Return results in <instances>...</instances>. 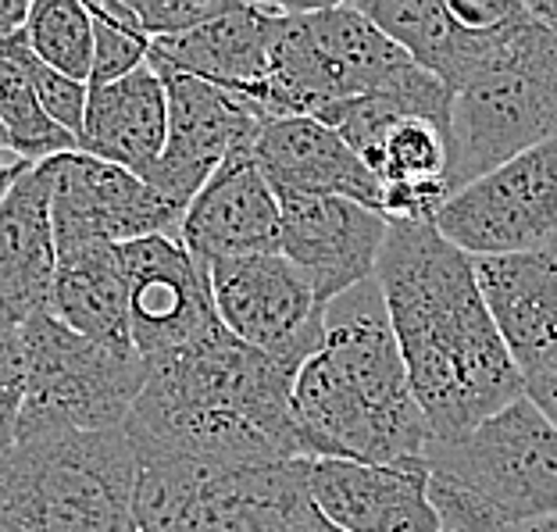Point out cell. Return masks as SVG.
I'll return each mask as SVG.
<instances>
[{
    "label": "cell",
    "instance_id": "1",
    "mask_svg": "<svg viewBox=\"0 0 557 532\" xmlns=\"http://www.w3.org/2000/svg\"><path fill=\"white\" fill-rule=\"evenodd\" d=\"M375 283L433 440L472 433L525 397V379L479 294L475 261L443 239L436 222H389Z\"/></svg>",
    "mask_w": 557,
    "mask_h": 532
},
{
    "label": "cell",
    "instance_id": "2",
    "mask_svg": "<svg viewBox=\"0 0 557 532\" xmlns=\"http://www.w3.org/2000/svg\"><path fill=\"white\" fill-rule=\"evenodd\" d=\"M147 383L125 425L136 458L278 465L304 458L294 375L214 329L200 344L144 361Z\"/></svg>",
    "mask_w": 557,
    "mask_h": 532
},
{
    "label": "cell",
    "instance_id": "3",
    "mask_svg": "<svg viewBox=\"0 0 557 532\" xmlns=\"http://www.w3.org/2000/svg\"><path fill=\"white\" fill-rule=\"evenodd\" d=\"M294 418L304 458L425 461L433 433L411 394L379 283L325 308L322 347L294 379Z\"/></svg>",
    "mask_w": 557,
    "mask_h": 532
},
{
    "label": "cell",
    "instance_id": "4",
    "mask_svg": "<svg viewBox=\"0 0 557 532\" xmlns=\"http://www.w3.org/2000/svg\"><path fill=\"white\" fill-rule=\"evenodd\" d=\"M425 472L443 532H511L557 518V429L525 397L472 433L433 440Z\"/></svg>",
    "mask_w": 557,
    "mask_h": 532
},
{
    "label": "cell",
    "instance_id": "5",
    "mask_svg": "<svg viewBox=\"0 0 557 532\" xmlns=\"http://www.w3.org/2000/svg\"><path fill=\"white\" fill-rule=\"evenodd\" d=\"M547 139H557V36L522 4L454 94V194Z\"/></svg>",
    "mask_w": 557,
    "mask_h": 532
},
{
    "label": "cell",
    "instance_id": "6",
    "mask_svg": "<svg viewBox=\"0 0 557 532\" xmlns=\"http://www.w3.org/2000/svg\"><path fill=\"white\" fill-rule=\"evenodd\" d=\"M433 83L358 4H289L272 65L255 94L272 119H314L339 100L408 94Z\"/></svg>",
    "mask_w": 557,
    "mask_h": 532
},
{
    "label": "cell",
    "instance_id": "7",
    "mask_svg": "<svg viewBox=\"0 0 557 532\" xmlns=\"http://www.w3.org/2000/svg\"><path fill=\"white\" fill-rule=\"evenodd\" d=\"M125 429L18 440L0 465V532H136Z\"/></svg>",
    "mask_w": 557,
    "mask_h": 532
},
{
    "label": "cell",
    "instance_id": "8",
    "mask_svg": "<svg viewBox=\"0 0 557 532\" xmlns=\"http://www.w3.org/2000/svg\"><path fill=\"white\" fill-rule=\"evenodd\" d=\"M25 347V404L18 440L115 433L129 425L147 364L72 333L47 311L18 325Z\"/></svg>",
    "mask_w": 557,
    "mask_h": 532
},
{
    "label": "cell",
    "instance_id": "9",
    "mask_svg": "<svg viewBox=\"0 0 557 532\" xmlns=\"http://www.w3.org/2000/svg\"><path fill=\"white\" fill-rule=\"evenodd\" d=\"M443 239L468 258L525 255L557 244V139L458 189L436 214Z\"/></svg>",
    "mask_w": 557,
    "mask_h": 532
},
{
    "label": "cell",
    "instance_id": "10",
    "mask_svg": "<svg viewBox=\"0 0 557 532\" xmlns=\"http://www.w3.org/2000/svg\"><path fill=\"white\" fill-rule=\"evenodd\" d=\"M136 532H250L261 508L297 461L208 465L186 458H136Z\"/></svg>",
    "mask_w": 557,
    "mask_h": 532
},
{
    "label": "cell",
    "instance_id": "11",
    "mask_svg": "<svg viewBox=\"0 0 557 532\" xmlns=\"http://www.w3.org/2000/svg\"><path fill=\"white\" fill-rule=\"evenodd\" d=\"M219 322L239 344L297 379L304 361L322 347L325 308L283 255H250L208 264Z\"/></svg>",
    "mask_w": 557,
    "mask_h": 532
},
{
    "label": "cell",
    "instance_id": "12",
    "mask_svg": "<svg viewBox=\"0 0 557 532\" xmlns=\"http://www.w3.org/2000/svg\"><path fill=\"white\" fill-rule=\"evenodd\" d=\"M50 183L54 244H136L150 236H180L183 208L139 175L72 150L40 161Z\"/></svg>",
    "mask_w": 557,
    "mask_h": 532
},
{
    "label": "cell",
    "instance_id": "13",
    "mask_svg": "<svg viewBox=\"0 0 557 532\" xmlns=\"http://www.w3.org/2000/svg\"><path fill=\"white\" fill-rule=\"evenodd\" d=\"M161 79L169 90V139L147 183L186 211L225 161L255 147L272 115L244 90L214 86L194 75Z\"/></svg>",
    "mask_w": 557,
    "mask_h": 532
},
{
    "label": "cell",
    "instance_id": "14",
    "mask_svg": "<svg viewBox=\"0 0 557 532\" xmlns=\"http://www.w3.org/2000/svg\"><path fill=\"white\" fill-rule=\"evenodd\" d=\"M122 261L129 279L133 347L144 361L180 354L222 329L208 264L189 255L180 236L122 244Z\"/></svg>",
    "mask_w": 557,
    "mask_h": 532
},
{
    "label": "cell",
    "instance_id": "15",
    "mask_svg": "<svg viewBox=\"0 0 557 532\" xmlns=\"http://www.w3.org/2000/svg\"><path fill=\"white\" fill-rule=\"evenodd\" d=\"M278 255L311 286L314 300L329 308L336 297L364 283H375L389 222L379 211L344 197H286Z\"/></svg>",
    "mask_w": 557,
    "mask_h": 532
},
{
    "label": "cell",
    "instance_id": "16",
    "mask_svg": "<svg viewBox=\"0 0 557 532\" xmlns=\"http://www.w3.org/2000/svg\"><path fill=\"white\" fill-rule=\"evenodd\" d=\"M308 493L339 532H443L429 504L425 461L361 465L308 458Z\"/></svg>",
    "mask_w": 557,
    "mask_h": 532
},
{
    "label": "cell",
    "instance_id": "17",
    "mask_svg": "<svg viewBox=\"0 0 557 532\" xmlns=\"http://www.w3.org/2000/svg\"><path fill=\"white\" fill-rule=\"evenodd\" d=\"M283 208L250 150H239L208 186L189 200L180 225V244L197 261L214 264L250 255H278Z\"/></svg>",
    "mask_w": 557,
    "mask_h": 532
},
{
    "label": "cell",
    "instance_id": "18",
    "mask_svg": "<svg viewBox=\"0 0 557 532\" xmlns=\"http://www.w3.org/2000/svg\"><path fill=\"white\" fill-rule=\"evenodd\" d=\"M289 4H230L183 36L150 40V69L158 75H194L255 97L272 65L278 25Z\"/></svg>",
    "mask_w": 557,
    "mask_h": 532
},
{
    "label": "cell",
    "instance_id": "19",
    "mask_svg": "<svg viewBox=\"0 0 557 532\" xmlns=\"http://www.w3.org/2000/svg\"><path fill=\"white\" fill-rule=\"evenodd\" d=\"M250 154L275 194L344 197L383 214V189L369 164L344 144V136L319 119H272L258 133Z\"/></svg>",
    "mask_w": 557,
    "mask_h": 532
},
{
    "label": "cell",
    "instance_id": "20",
    "mask_svg": "<svg viewBox=\"0 0 557 532\" xmlns=\"http://www.w3.org/2000/svg\"><path fill=\"white\" fill-rule=\"evenodd\" d=\"M472 261L490 319L525 379L557 354V244Z\"/></svg>",
    "mask_w": 557,
    "mask_h": 532
},
{
    "label": "cell",
    "instance_id": "21",
    "mask_svg": "<svg viewBox=\"0 0 557 532\" xmlns=\"http://www.w3.org/2000/svg\"><path fill=\"white\" fill-rule=\"evenodd\" d=\"M164 139H169V90L150 61L119 83L90 86L79 133L83 154L150 180Z\"/></svg>",
    "mask_w": 557,
    "mask_h": 532
},
{
    "label": "cell",
    "instance_id": "22",
    "mask_svg": "<svg viewBox=\"0 0 557 532\" xmlns=\"http://www.w3.org/2000/svg\"><path fill=\"white\" fill-rule=\"evenodd\" d=\"M47 314L100 347L115 354H136L122 247L100 244V239L61 244Z\"/></svg>",
    "mask_w": 557,
    "mask_h": 532
},
{
    "label": "cell",
    "instance_id": "23",
    "mask_svg": "<svg viewBox=\"0 0 557 532\" xmlns=\"http://www.w3.org/2000/svg\"><path fill=\"white\" fill-rule=\"evenodd\" d=\"M54 261L50 183L44 164H33L0 200V304L18 325L47 311Z\"/></svg>",
    "mask_w": 557,
    "mask_h": 532
},
{
    "label": "cell",
    "instance_id": "24",
    "mask_svg": "<svg viewBox=\"0 0 557 532\" xmlns=\"http://www.w3.org/2000/svg\"><path fill=\"white\" fill-rule=\"evenodd\" d=\"M361 15L375 22L418 69H425L450 94H458L468 75L483 61L493 33H472L450 15L447 0H369L358 4ZM508 25V22H504Z\"/></svg>",
    "mask_w": 557,
    "mask_h": 532
},
{
    "label": "cell",
    "instance_id": "25",
    "mask_svg": "<svg viewBox=\"0 0 557 532\" xmlns=\"http://www.w3.org/2000/svg\"><path fill=\"white\" fill-rule=\"evenodd\" d=\"M0 129L8 136L11 154H18L29 164L79 150L75 136H69L44 111L29 72L4 54H0Z\"/></svg>",
    "mask_w": 557,
    "mask_h": 532
},
{
    "label": "cell",
    "instance_id": "26",
    "mask_svg": "<svg viewBox=\"0 0 557 532\" xmlns=\"http://www.w3.org/2000/svg\"><path fill=\"white\" fill-rule=\"evenodd\" d=\"M25 44L47 69L90 86L94 18L83 0H36L25 22Z\"/></svg>",
    "mask_w": 557,
    "mask_h": 532
},
{
    "label": "cell",
    "instance_id": "27",
    "mask_svg": "<svg viewBox=\"0 0 557 532\" xmlns=\"http://www.w3.org/2000/svg\"><path fill=\"white\" fill-rule=\"evenodd\" d=\"M0 54L18 61V65L29 72V79L36 86V97H40V104L50 119H54L61 129L69 136H75V144H79V133H83V119H86V97H90V86L86 83H75L69 75H61L54 69H47L40 58L33 54L29 44H25V33H15L8 36V40H0Z\"/></svg>",
    "mask_w": 557,
    "mask_h": 532
},
{
    "label": "cell",
    "instance_id": "28",
    "mask_svg": "<svg viewBox=\"0 0 557 532\" xmlns=\"http://www.w3.org/2000/svg\"><path fill=\"white\" fill-rule=\"evenodd\" d=\"M90 15V11H86ZM94 18V69H90V86H108L119 83L136 69H144L150 61V36L125 29V25Z\"/></svg>",
    "mask_w": 557,
    "mask_h": 532
},
{
    "label": "cell",
    "instance_id": "29",
    "mask_svg": "<svg viewBox=\"0 0 557 532\" xmlns=\"http://www.w3.org/2000/svg\"><path fill=\"white\" fill-rule=\"evenodd\" d=\"M22 404H25V347L18 329H0V465L18 447Z\"/></svg>",
    "mask_w": 557,
    "mask_h": 532
},
{
    "label": "cell",
    "instance_id": "30",
    "mask_svg": "<svg viewBox=\"0 0 557 532\" xmlns=\"http://www.w3.org/2000/svg\"><path fill=\"white\" fill-rule=\"evenodd\" d=\"M233 0H129L136 11L139 29L150 40H164V36H183L197 25L219 18Z\"/></svg>",
    "mask_w": 557,
    "mask_h": 532
},
{
    "label": "cell",
    "instance_id": "31",
    "mask_svg": "<svg viewBox=\"0 0 557 532\" xmlns=\"http://www.w3.org/2000/svg\"><path fill=\"white\" fill-rule=\"evenodd\" d=\"M525 400H533L536 411L557 429V354L525 375Z\"/></svg>",
    "mask_w": 557,
    "mask_h": 532
},
{
    "label": "cell",
    "instance_id": "32",
    "mask_svg": "<svg viewBox=\"0 0 557 532\" xmlns=\"http://www.w3.org/2000/svg\"><path fill=\"white\" fill-rule=\"evenodd\" d=\"M29 8L25 0H0V40H8V36H15L25 29V22H29Z\"/></svg>",
    "mask_w": 557,
    "mask_h": 532
},
{
    "label": "cell",
    "instance_id": "33",
    "mask_svg": "<svg viewBox=\"0 0 557 532\" xmlns=\"http://www.w3.org/2000/svg\"><path fill=\"white\" fill-rule=\"evenodd\" d=\"M29 169H33V164L22 161L18 154H4V158H0V200L8 197V189L15 186Z\"/></svg>",
    "mask_w": 557,
    "mask_h": 532
},
{
    "label": "cell",
    "instance_id": "34",
    "mask_svg": "<svg viewBox=\"0 0 557 532\" xmlns=\"http://www.w3.org/2000/svg\"><path fill=\"white\" fill-rule=\"evenodd\" d=\"M525 8L533 11L536 22H543L557 36V0H533V4H525Z\"/></svg>",
    "mask_w": 557,
    "mask_h": 532
},
{
    "label": "cell",
    "instance_id": "35",
    "mask_svg": "<svg viewBox=\"0 0 557 532\" xmlns=\"http://www.w3.org/2000/svg\"><path fill=\"white\" fill-rule=\"evenodd\" d=\"M511 532H557V518H543V522H529V525H518Z\"/></svg>",
    "mask_w": 557,
    "mask_h": 532
},
{
    "label": "cell",
    "instance_id": "36",
    "mask_svg": "<svg viewBox=\"0 0 557 532\" xmlns=\"http://www.w3.org/2000/svg\"><path fill=\"white\" fill-rule=\"evenodd\" d=\"M0 329H18V322L11 319V311L4 308V304H0Z\"/></svg>",
    "mask_w": 557,
    "mask_h": 532
},
{
    "label": "cell",
    "instance_id": "37",
    "mask_svg": "<svg viewBox=\"0 0 557 532\" xmlns=\"http://www.w3.org/2000/svg\"><path fill=\"white\" fill-rule=\"evenodd\" d=\"M4 154H11V147H8V136H4V129H0V158Z\"/></svg>",
    "mask_w": 557,
    "mask_h": 532
}]
</instances>
